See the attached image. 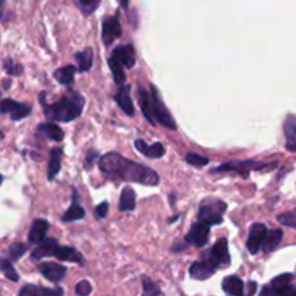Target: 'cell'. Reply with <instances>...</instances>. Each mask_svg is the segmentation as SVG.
I'll list each match as a JSON object with an SVG mask.
<instances>
[{
    "label": "cell",
    "mask_w": 296,
    "mask_h": 296,
    "mask_svg": "<svg viewBox=\"0 0 296 296\" xmlns=\"http://www.w3.org/2000/svg\"><path fill=\"white\" fill-rule=\"evenodd\" d=\"M98 168L102 174L110 181H124V182H137V184L156 186L161 178L154 169L136 164L130 159L123 158L120 154L110 152L98 159Z\"/></svg>",
    "instance_id": "obj_1"
},
{
    "label": "cell",
    "mask_w": 296,
    "mask_h": 296,
    "mask_svg": "<svg viewBox=\"0 0 296 296\" xmlns=\"http://www.w3.org/2000/svg\"><path fill=\"white\" fill-rule=\"evenodd\" d=\"M46 119L52 122L68 123L78 119L84 110V97L80 92L71 91L70 94L61 97L54 104L42 106Z\"/></svg>",
    "instance_id": "obj_2"
},
{
    "label": "cell",
    "mask_w": 296,
    "mask_h": 296,
    "mask_svg": "<svg viewBox=\"0 0 296 296\" xmlns=\"http://www.w3.org/2000/svg\"><path fill=\"white\" fill-rule=\"evenodd\" d=\"M227 210V204L218 198H207L198 208V221L207 225H217L223 223V215Z\"/></svg>",
    "instance_id": "obj_3"
},
{
    "label": "cell",
    "mask_w": 296,
    "mask_h": 296,
    "mask_svg": "<svg viewBox=\"0 0 296 296\" xmlns=\"http://www.w3.org/2000/svg\"><path fill=\"white\" fill-rule=\"evenodd\" d=\"M151 103H152V114H154L155 122L162 124L168 129H176V123L172 119L169 110L164 104V100L161 98L158 88L155 85H151Z\"/></svg>",
    "instance_id": "obj_4"
},
{
    "label": "cell",
    "mask_w": 296,
    "mask_h": 296,
    "mask_svg": "<svg viewBox=\"0 0 296 296\" xmlns=\"http://www.w3.org/2000/svg\"><path fill=\"white\" fill-rule=\"evenodd\" d=\"M269 165L265 162H259L255 159H249V161H231L228 164L221 165L218 168H214L211 172L213 174H223V172H237L238 175H241L243 178L249 176V172L252 169H263L267 168Z\"/></svg>",
    "instance_id": "obj_5"
},
{
    "label": "cell",
    "mask_w": 296,
    "mask_h": 296,
    "mask_svg": "<svg viewBox=\"0 0 296 296\" xmlns=\"http://www.w3.org/2000/svg\"><path fill=\"white\" fill-rule=\"evenodd\" d=\"M122 25H120V19L117 15L114 16H107L102 25V39L104 45H112L116 39H119L122 36Z\"/></svg>",
    "instance_id": "obj_6"
},
{
    "label": "cell",
    "mask_w": 296,
    "mask_h": 296,
    "mask_svg": "<svg viewBox=\"0 0 296 296\" xmlns=\"http://www.w3.org/2000/svg\"><path fill=\"white\" fill-rule=\"evenodd\" d=\"M207 259H210L215 266L217 269L218 267H228V265L231 263V257H230V253H228V243L225 238H221L215 243L210 253L208 255H203Z\"/></svg>",
    "instance_id": "obj_7"
},
{
    "label": "cell",
    "mask_w": 296,
    "mask_h": 296,
    "mask_svg": "<svg viewBox=\"0 0 296 296\" xmlns=\"http://www.w3.org/2000/svg\"><path fill=\"white\" fill-rule=\"evenodd\" d=\"M267 228H266L265 224L262 223H256L250 227V233H249V238H247V250L252 253V255H256L259 253V250L262 249V244L265 241V237L267 234Z\"/></svg>",
    "instance_id": "obj_8"
},
{
    "label": "cell",
    "mask_w": 296,
    "mask_h": 296,
    "mask_svg": "<svg viewBox=\"0 0 296 296\" xmlns=\"http://www.w3.org/2000/svg\"><path fill=\"white\" fill-rule=\"evenodd\" d=\"M32 112V107L26 103H19L11 100V98H3L2 102V113H11L12 120H22L28 117Z\"/></svg>",
    "instance_id": "obj_9"
},
{
    "label": "cell",
    "mask_w": 296,
    "mask_h": 296,
    "mask_svg": "<svg viewBox=\"0 0 296 296\" xmlns=\"http://www.w3.org/2000/svg\"><path fill=\"white\" fill-rule=\"evenodd\" d=\"M208 237H210V225L198 221L191 225V230L185 237V241L188 244H194L196 247H204L208 241Z\"/></svg>",
    "instance_id": "obj_10"
},
{
    "label": "cell",
    "mask_w": 296,
    "mask_h": 296,
    "mask_svg": "<svg viewBox=\"0 0 296 296\" xmlns=\"http://www.w3.org/2000/svg\"><path fill=\"white\" fill-rule=\"evenodd\" d=\"M215 270H217V266L210 260L203 256V259L200 262H195L189 267V275L192 279H196V280H205L208 277L214 275Z\"/></svg>",
    "instance_id": "obj_11"
},
{
    "label": "cell",
    "mask_w": 296,
    "mask_h": 296,
    "mask_svg": "<svg viewBox=\"0 0 296 296\" xmlns=\"http://www.w3.org/2000/svg\"><path fill=\"white\" fill-rule=\"evenodd\" d=\"M112 58H114L116 61H119L127 68H133L134 64H136V54H134L133 45L127 43V45L116 46V50L112 54Z\"/></svg>",
    "instance_id": "obj_12"
},
{
    "label": "cell",
    "mask_w": 296,
    "mask_h": 296,
    "mask_svg": "<svg viewBox=\"0 0 296 296\" xmlns=\"http://www.w3.org/2000/svg\"><path fill=\"white\" fill-rule=\"evenodd\" d=\"M39 272L45 279H48L51 282H60L67 273V267L58 265V263H54V262H45V263L39 265Z\"/></svg>",
    "instance_id": "obj_13"
},
{
    "label": "cell",
    "mask_w": 296,
    "mask_h": 296,
    "mask_svg": "<svg viewBox=\"0 0 296 296\" xmlns=\"http://www.w3.org/2000/svg\"><path fill=\"white\" fill-rule=\"evenodd\" d=\"M64 290L61 287H42L36 285H26L19 290L18 296H62Z\"/></svg>",
    "instance_id": "obj_14"
},
{
    "label": "cell",
    "mask_w": 296,
    "mask_h": 296,
    "mask_svg": "<svg viewBox=\"0 0 296 296\" xmlns=\"http://www.w3.org/2000/svg\"><path fill=\"white\" fill-rule=\"evenodd\" d=\"M50 230V223L46 220H42V218H38L35 220L31 225V230H29V234H28V238H29V243H33V244H41L42 241L45 240V235Z\"/></svg>",
    "instance_id": "obj_15"
},
{
    "label": "cell",
    "mask_w": 296,
    "mask_h": 296,
    "mask_svg": "<svg viewBox=\"0 0 296 296\" xmlns=\"http://www.w3.org/2000/svg\"><path fill=\"white\" fill-rule=\"evenodd\" d=\"M285 132V147L290 152H296V114H289L283 123Z\"/></svg>",
    "instance_id": "obj_16"
},
{
    "label": "cell",
    "mask_w": 296,
    "mask_h": 296,
    "mask_svg": "<svg viewBox=\"0 0 296 296\" xmlns=\"http://www.w3.org/2000/svg\"><path fill=\"white\" fill-rule=\"evenodd\" d=\"M134 146H136V149L140 152L144 156H147V158H152V159H159V158H162L165 155V146L162 143H154V144H147V143L142 140V139H137L136 142H134Z\"/></svg>",
    "instance_id": "obj_17"
},
{
    "label": "cell",
    "mask_w": 296,
    "mask_h": 296,
    "mask_svg": "<svg viewBox=\"0 0 296 296\" xmlns=\"http://www.w3.org/2000/svg\"><path fill=\"white\" fill-rule=\"evenodd\" d=\"M114 100L119 104V107L127 116H133L134 114V106H133L132 97H130V87L129 85H122L119 88V91L116 92Z\"/></svg>",
    "instance_id": "obj_18"
},
{
    "label": "cell",
    "mask_w": 296,
    "mask_h": 296,
    "mask_svg": "<svg viewBox=\"0 0 296 296\" xmlns=\"http://www.w3.org/2000/svg\"><path fill=\"white\" fill-rule=\"evenodd\" d=\"M60 247V243L58 240L55 238H48V240H43L41 244H38V247L32 252V259H43V257H51L54 256L55 257V253Z\"/></svg>",
    "instance_id": "obj_19"
},
{
    "label": "cell",
    "mask_w": 296,
    "mask_h": 296,
    "mask_svg": "<svg viewBox=\"0 0 296 296\" xmlns=\"http://www.w3.org/2000/svg\"><path fill=\"white\" fill-rule=\"evenodd\" d=\"M223 290L230 296H245L244 282L237 276H227L223 280Z\"/></svg>",
    "instance_id": "obj_20"
},
{
    "label": "cell",
    "mask_w": 296,
    "mask_h": 296,
    "mask_svg": "<svg viewBox=\"0 0 296 296\" xmlns=\"http://www.w3.org/2000/svg\"><path fill=\"white\" fill-rule=\"evenodd\" d=\"M85 217V211L81 207V204L78 203V194H77V189H72V203L71 207L68 208V211L62 215V221L64 223H70V221H77V220H81Z\"/></svg>",
    "instance_id": "obj_21"
},
{
    "label": "cell",
    "mask_w": 296,
    "mask_h": 296,
    "mask_svg": "<svg viewBox=\"0 0 296 296\" xmlns=\"http://www.w3.org/2000/svg\"><path fill=\"white\" fill-rule=\"evenodd\" d=\"M55 257L61 262H74L77 265H84L85 262L81 253H78V250H75L74 247H70V245H60L55 253Z\"/></svg>",
    "instance_id": "obj_22"
},
{
    "label": "cell",
    "mask_w": 296,
    "mask_h": 296,
    "mask_svg": "<svg viewBox=\"0 0 296 296\" xmlns=\"http://www.w3.org/2000/svg\"><path fill=\"white\" fill-rule=\"evenodd\" d=\"M282 238H283V231H282V230H279V228H276V230H269L265 237V241H263V244H262V250H263L265 253H272V252H275L276 249H277V245L280 244Z\"/></svg>",
    "instance_id": "obj_23"
},
{
    "label": "cell",
    "mask_w": 296,
    "mask_h": 296,
    "mask_svg": "<svg viewBox=\"0 0 296 296\" xmlns=\"http://www.w3.org/2000/svg\"><path fill=\"white\" fill-rule=\"evenodd\" d=\"M64 151L61 147H54L50 155V165H48V179L52 181L61 171V161Z\"/></svg>",
    "instance_id": "obj_24"
},
{
    "label": "cell",
    "mask_w": 296,
    "mask_h": 296,
    "mask_svg": "<svg viewBox=\"0 0 296 296\" xmlns=\"http://www.w3.org/2000/svg\"><path fill=\"white\" fill-rule=\"evenodd\" d=\"M38 133H42L45 137L55 142H61L64 139V130L55 123H41L38 127Z\"/></svg>",
    "instance_id": "obj_25"
},
{
    "label": "cell",
    "mask_w": 296,
    "mask_h": 296,
    "mask_svg": "<svg viewBox=\"0 0 296 296\" xmlns=\"http://www.w3.org/2000/svg\"><path fill=\"white\" fill-rule=\"evenodd\" d=\"M137 95H139V102H140V109H142L143 116L146 117L147 122H151V124H155L154 114H152V103H151V94L146 91L144 88L139 87V91H137Z\"/></svg>",
    "instance_id": "obj_26"
},
{
    "label": "cell",
    "mask_w": 296,
    "mask_h": 296,
    "mask_svg": "<svg viewBox=\"0 0 296 296\" xmlns=\"http://www.w3.org/2000/svg\"><path fill=\"white\" fill-rule=\"evenodd\" d=\"M136 208V194L130 186L123 188L120 201H119V210L120 211H133Z\"/></svg>",
    "instance_id": "obj_27"
},
{
    "label": "cell",
    "mask_w": 296,
    "mask_h": 296,
    "mask_svg": "<svg viewBox=\"0 0 296 296\" xmlns=\"http://www.w3.org/2000/svg\"><path fill=\"white\" fill-rule=\"evenodd\" d=\"M75 71H77V68L74 65H65L62 68H58L57 71L54 72V75L62 85H72Z\"/></svg>",
    "instance_id": "obj_28"
},
{
    "label": "cell",
    "mask_w": 296,
    "mask_h": 296,
    "mask_svg": "<svg viewBox=\"0 0 296 296\" xmlns=\"http://www.w3.org/2000/svg\"><path fill=\"white\" fill-rule=\"evenodd\" d=\"M75 60L78 62V70L81 72L90 71L92 65V50L85 48L84 51L75 54Z\"/></svg>",
    "instance_id": "obj_29"
},
{
    "label": "cell",
    "mask_w": 296,
    "mask_h": 296,
    "mask_svg": "<svg viewBox=\"0 0 296 296\" xmlns=\"http://www.w3.org/2000/svg\"><path fill=\"white\" fill-rule=\"evenodd\" d=\"M109 67H110V71H112L114 82L119 84V85H122L123 82H124V80H126V75H124V70H123L122 64L110 57V60H109Z\"/></svg>",
    "instance_id": "obj_30"
},
{
    "label": "cell",
    "mask_w": 296,
    "mask_h": 296,
    "mask_svg": "<svg viewBox=\"0 0 296 296\" xmlns=\"http://www.w3.org/2000/svg\"><path fill=\"white\" fill-rule=\"evenodd\" d=\"M143 285V293L142 296H164V293L161 292V289L158 287V285L155 283L154 280H151L149 277H143L142 279Z\"/></svg>",
    "instance_id": "obj_31"
},
{
    "label": "cell",
    "mask_w": 296,
    "mask_h": 296,
    "mask_svg": "<svg viewBox=\"0 0 296 296\" xmlns=\"http://www.w3.org/2000/svg\"><path fill=\"white\" fill-rule=\"evenodd\" d=\"M26 252H28V245L26 244H23V243H13V244L9 247V250H8V255H9V259H11L12 262H16V260H19Z\"/></svg>",
    "instance_id": "obj_32"
},
{
    "label": "cell",
    "mask_w": 296,
    "mask_h": 296,
    "mask_svg": "<svg viewBox=\"0 0 296 296\" xmlns=\"http://www.w3.org/2000/svg\"><path fill=\"white\" fill-rule=\"evenodd\" d=\"M0 267H2L3 275L6 276L8 279H11V280H13V282H18V280H19V275H18V272L15 270V267L12 266V263L8 260V259H2V260H0Z\"/></svg>",
    "instance_id": "obj_33"
},
{
    "label": "cell",
    "mask_w": 296,
    "mask_h": 296,
    "mask_svg": "<svg viewBox=\"0 0 296 296\" xmlns=\"http://www.w3.org/2000/svg\"><path fill=\"white\" fill-rule=\"evenodd\" d=\"M277 221L285 227H290V228L296 230V210L279 214L277 215Z\"/></svg>",
    "instance_id": "obj_34"
},
{
    "label": "cell",
    "mask_w": 296,
    "mask_h": 296,
    "mask_svg": "<svg viewBox=\"0 0 296 296\" xmlns=\"http://www.w3.org/2000/svg\"><path fill=\"white\" fill-rule=\"evenodd\" d=\"M3 67H5V71L8 72V74H11V75H13V77L21 75L22 71H23V67H22L21 64H16L12 58H5Z\"/></svg>",
    "instance_id": "obj_35"
},
{
    "label": "cell",
    "mask_w": 296,
    "mask_h": 296,
    "mask_svg": "<svg viewBox=\"0 0 296 296\" xmlns=\"http://www.w3.org/2000/svg\"><path fill=\"white\" fill-rule=\"evenodd\" d=\"M78 6L84 15H91L100 6V0H78Z\"/></svg>",
    "instance_id": "obj_36"
},
{
    "label": "cell",
    "mask_w": 296,
    "mask_h": 296,
    "mask_svg": "<svg viewBox=\"0 0 296 296\" xmlns=\"http://www.w3.org/2000/svg\"><path fill=\"white\" fill-rule=\"evenodd\" d=\"M185 161H186L189 165H192V166H196V168L205 166V165H208V162H210V159H208L207 156H201V155L192 154V152L186 154V156H185Z\"/></svg>",
    "instance_id": "obj_37"
},
{
    "label": "cell",
    "mask_w": 296,
    "mask_h": 296,
    "mask_svg": "<svg viewBox=\"0 0 296 296\" xmlns=\"http://www.w3.org/2000/svg\"><path fill=\"white\" fill-rule=\"evenodd\" d=\"M91 283L88 280H81V282H78L77 286H75V293L78 296H88L91 293Z\"/></svg>",
    "instance_id": "obj_38"
},
{
    "label": "cell",
    "mask_w": 296,
    "mask_h": 296,
    "mask_svg": "<svg viewBox=\"0 0 296 296\" xmlns=\"http://www.w3.org/2000/svg\"><path fill=\"white\" fill-rule=\"evenodd\" d=\"M98 159V152L97 151H88L87 152V156H85V168L90 169L92 165L95 164V161Z\"/></svg>",
    "instance_id": "obj_39"
},
{
    "label": "cell",
    "mask_w": 296,
    "mask_h": 296,
    "mask_svg": "<svg viewBox=\"0 0 296 296\" xmlns=\"http://www.w3.org/2000/svg\"><path fill=\"white\" fill-rule=\"evenodd\" d=\"M95 214L98 218H106L107 214H109V203L107 201H104L102 204L98 205L97 208H95Z\"/></svg>",
    "instance_id": "obj_40"
},
{
    "label": "cell",
    "mask_w": 296,
    "mask_h": 296,
    "mask_svg": "<svg viewBox=\"0 0 296 296\" xmlns=\"http://www.w3.org/2000/svg\"><path fill=\"white\" fill-rule=\"evenodd\" d=\"M257 289V283L256 282H249L247 283V290H245V296H253Z\"/></svg>",
    "instance_id": "obj_41"
},
{
    "label": "cell",
    "mask_w": 296,
    "mask_h": 296,
    "mask_svg": "<svg viewBox=\"0 0 296 296\" xmlns=\"http://www.w3.org/2000/svg\"><path fill=\"white\" fill-rule=\"evenodd\" d=\"M188 247V243L186 241H179L178 244H175L174 247H172V252L174 253H176V252H179V250H184V249H186Z\"/></svg>",
    "instance_id": "obj_42"
},
{
    "label": "cell",
    "mask_w": 296,
    "mask_h": 296,
    "mask_svg": "<svg viewBox=\"0 0 296 296\" xmlns=\"http://www.w3.org/2000/svg\"><path fill=\"white\" fill-rule=\"evenodd\" d=\"M120 2V5H122L123 9H126L127 11V8H129V0H119Z\"/></svg>",
    "instance_id": "obj_43"
}]
</instances>
